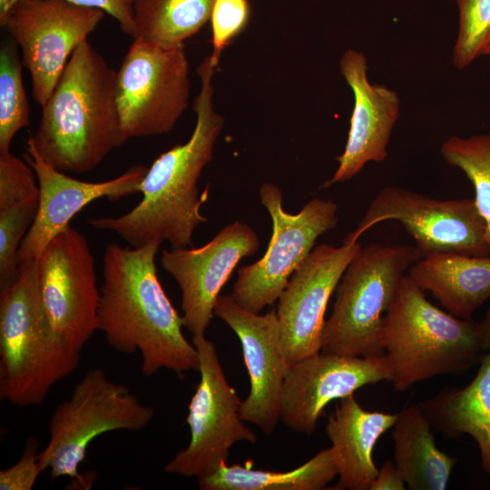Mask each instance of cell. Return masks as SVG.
<instances>
[{
	"instance_id": "obj_22",
	"label": "cell",
	"mask_w": 490,
	"mask_h": 490,
	"mask_svg": "<svg viewBox=\"0 0 490 490\" xmlns=\"http://www.w3.org/2000/svg\"><path fill=\"white\" fill-rule=\"evenodd\" d=\"M418 405L434 432L455 438L471 436L478 446L482 467L490 475V350L470 384L446 387Z\"/></svg>"
},
{
	"instance_id": "obj_33",
	"label": "cell",
	"mask_w": 490,
	"mask_h": 490,
	"mask_svg": "<svg viewBox=\"0 0 490 490\" xmlns=\"http://www.w3.org/2000/svg\"><path fill=\"white\" fill-rule=\"evenodd\" d=\"M14 0H0V15L3 14Z\"/></svg>"
},
{
	"instance_id": "obj_11",
	"label": "cell",
	"mask_w": 490,
	"mask_h": 490,
	"mask_svg": "<svg viewBox=\"0 0 490 490\" xmlns=\"http://www.w3.org/2000/svg\"><path fill=\"white\" fill-rule=\"evenodd\" d=\"M397 220L414 239L421 258L437 253L489 256L486 226L474 199L438 200L387 186L345 240L357 241L373 226Z\"/></svg>"
},
{
	"instance_id": "obj_3",
	"label": "cell",
	"mask_w": 490,
	"mask_h": 490,
	"mask_svg": "<svg viewBox=\"0 0 490 490\" xmlns=\"http://www.w3.org/2000/svg\"><path fill=\"white\" fill-rule=\"evenodd\" d=\"M117 72L86 40L72 54L29 140L64 172L95 169L124 136L116 101Z\"/></svg>"
},
{
	"instance_id": "obj_4",
	"label": "cell",
	"mask_w": 490,
	"mask_h": 490,
	"mask_svg": "<svg viewBox=\"0 0 490 490\" xmlns=\"http://www.w3.org/2000/svg\"><path fill=\"white\" fill-rule=\"evenodd\" d=\"M382 344L396 391L444 374H459L490 350V309L476 322L432 304L407 274L382 326Z\"/></svg>"
},
{
	"instance_id": "obj_30",
	"label": "cell",
	"mask_w": 490,
	"mask_h": 490,
	"mask_svg": "<svg viewBox=\"0 0 490 490\" xmlns=\"http://www.w3.org/2000/svg\"><path fill=\"white\" fill-rule=\"evenodd\" d=\"M39 442L28 437L19 460L12 466L0 471L1 490H31L43 472L38 452Z\"/></svg>"
},
{
	"instance_id": "obj_27",
	"label": "cell",
	"mask_w": 490,
	"mask_h": 490,
	"mask_svg": "<svg viewBox=\"0 0 490 490\" xmlns=\"http://www.w3.org/2000/svg\"><path fill=\"white\" fill-rule=\"evenodd\" d=\"M444 160L460 169L475 190V203L486 226L490 245V133L463 138L452 136L440 148Z\"/></svg>"
},
{
	"instance_id": "obj_7",
	"label": "cell",
	"mask_w": 490,
	"mask_h": 490,
	"mask_svg": "<svg viewBox=\"0 0 490 490\" xmlns=\"http://www.w3.org/2000/svg\"><path fill=\"white\" fill-rule=\"evenodd\" d=\"M153 416L128 387L100 368L89 369L51 416L49 441L39 453L42 471L49 469L51 479L81 480L79 466L93 439L115 430L141 431Z\"/></svg>"
},
{
	"instance_id": "obj_20",
	"label": "cell",
	"mask_w": 490,
	"mask_h": 490,
	"mask_svg": "<svg viewBox=\"0 0 490 490\" xmlns=\"http://www.w3.org/2000/svg\"><path fill=\"white\" fill-rule=\"evenodd\" d=\"M397 416L365 410L354 394L339 399L326 426L338 471V479L329 489L369 490L378 471L373 461L374 447L393 427Z\"/></svg>"
},
{
	"instance_id": "obj_15",
	"label": "cell",
	"mask_w": 490,
	"mask_h": 490,
	"mask_svg": "<svg viewBox=\"0 0 490 490\" xmlns=\"http://www.w3.org/2000/svg\"><path fill=\"white\" fill-rule=\"evenodd\" d=\"M259 248L256 232L237 220L200 248L162 250L161 265L181 291L184 327L192 336L205 335L221 289L240 260Z\"/></svg>"
},
{
	"instance_id": "obj_31",
	"label": "cell",
	"mask_w": 490,
	"mask_h": 490,
	"mask_svg": "<svg viewBox=\"0 0 490 490\" xmlns=\"http://www.w3.org/2000/svg\"><path fill=\"white\" fill-rule=\"evenodd\" d=\"M73 4L93 7L107 13L120 24L121 29L133 38V0H66Z\"/></svg>"
},
{
	"instance_id": "obj_28",
	"label": "cell",
	"mask_w": 490,
	"mask_h": 490,
	"mask_svg": "<svg viewBox=\"0 0 490 490\" xmlns=\"http://www.w3.org/2000/svg\"><path fill=\"white\" fill-rule=\"evenodd\" d=\"M459 29L453 51V64L465 69L490 45V0H456Z\"/></svg>"
},
{
	"instance_id": "obj_32",
	"label": "cell",
	"mask_w": 490,
	"mask_h": 490,
	"mask_svg": "<svg viewBox=\"0 0 490 490\" xmlns=\"http://www.w3.org/2000/svg\"><path fill=\"white\" fill-rule=\"evenodd\" d=\"M407 485L395 463L386 460L377 471L369 490H405Z\"/></svg>"
},
{
	"instance_id": "obj_23",
	"label": "cell",
	"mask_w": 490,
	"mask_h": 490,
	"mask_svg": "<svg viewBox=\"0 0 490 490\" xmlns=\"http://www.w3.org/2000/svg\"><path fill=\"white\" fill-rule=\"evenodd\" d=\"M393 461L411 490H445L457 459L440 450L419 405L403 408L393 426Z\"/></svg>"
},
{
	"instance_id": "obj_5",
	"label": "cell",
	"mask_w": 490,
	"mask_h": 490,
	"mask_svg": "<svg viewBox=\"0 0 490 490\" xmlns=\"http://www.w3.org/2000/svg\"><path fill=\"white\" fill-rule=\"evenodd\" d=\"M81 351L54 332L38 285L36 264L19 268L0 289V397L18 407L42 405L78 367Z\"/></svg>"
},
{
	"instance_id": "obj_8",
	"label": "cell",
	"mask_w": 490,
	"mask_h": 490,
	"mask_svg": "<svg viewBox=\"0 0 490 490\" xmlns=\"http://www.w3.org/2000/svg\"><path fill=\"white\" fill-rule=\"evenodd\" d=\"M259 193L272 220L271 237L259 260L238 270L230 294L237 304L253 313L278 300L318 238L334 229L338 221V206L330 200L314 198L292 214L285 211L283 195L276 184L263 183Z\"/></svg>"
},
{
	"instance_id": "obj_1",
	"label": "cell",
	"mask_w": 490,
	"mask_h": 490,
	"mask_svg": "<svg viewBox=\"0 0 490 490\" xmlns=\"http://www.w3.org/2000/svg\"><path fill=\"white\" fill-rule=\"evenodd\" d=\"M160 245L106 246L97 311V328L108 345L123 354L139 352L147 377L162 368L178 375L199 370L198 351L182 332L183 318L157 274Z\"/></svg>"
},
{
	"instance_id": "obj_14",
	"label": "cell",
	"mask_w": 490,
	"mask_h": 490,
	"mask_svg": "<svg viewBox=\"0 0 490 490\" xmlns=\"http://www.w3.org/2000/svg\"><path fill=\"white\" fill-rule=\"evenodd\" d=\"M361 247L348 240L320 244L290 277L276 309L289 365L320 352L328 300Z\"/></svg>"
},
{
	"instance_id": "obj_13",
	"label": "cell",
	"mask_w": 490,
	"mask_h": 490,
	"mask_svg": "<svg viewBox=\"0 0 490 490\" xmlns=\"http://www.w3.org/2000/svg\"><path fill=\"white\" fill-rule=\"evenodd\" d=\"M41 298L54 332L82 351L97 328L100 288L85 237L71 226L46 246L37 263Z\"/></svg>"
},
{
	"instance_id": "obj_9",
	"label": "cell",
	"mask_w": 490,
	"mask_h": 490,
	"mask_svg": "<svg viewBox=\"0 0 490 490\" xmlns=\"http://www.w3.org/2000/svg\"><path fill=\"white\" fill-rule=\"evenodd\" d=\"M189 98L184 44L162 48L133 39L116 76L117 107L126 139L169 132Z\"/></svg>"
},
{
	"instance_id": "obj_29",
	"label": "cell",
	"mask_w": 490,
	"mask_h": 490,
	"mask_svg": "<svg viewBox=\"0 0 490 490\" xmlns=\"http://www.w3.org/2000/svg\"><path fill=\"white\" fill-rule=\"evenodd\" d=\"M250 18L249 0H215L211 14V59L217 67L221 53L248 25Z\"/></svg>"
},
{
	"instance_id": "obj_17",
	"label": "cell",
	"mask_w": 490,
	"mask_h": 490,
	"mask_svg": "<svg viewBox=\"0 0 490 490\" xmlns=\"http://www.w3.org/2000/svg\"><path fill=\"white\" fill-rule=\"evenodd\" d=\"M385 354L347 357L318 352L290 364L283 385L280 420L291 430L310 436L324 408L365 386L390 381Z\"/></svg>"
},
{
	"instance_id": "obj_25",
	"label": "cell",
	"mask_w": 490,
	"mask_h": 490,
	"mask_svg": "<svg viewBox=\"0 0 490 490\" xmlns=\"http://www.w3.org/2000/svg\"><path fill=\"white\" fill-rule=\"evenodd\" d=\"M215 0H133V39L173 48L210 20Z\"/></svg>"
},
{
	"instance_id": "obj_16",
	"label": "cell",
	"mask_w": 490,
	"mask_h": 490,
	"mask_svg": "<svg viewBox=\"0 0 490 490\" xmlns=\"http://www.w3.org/2000/svg\"><path fill=\"white\" fill-rule=\"evenodd\" d=\"M237 335L250 378V392L242 400L245 422L270 435L280 420V401L289 367L275 309L264 315L250 312L230 295H220L213 309Z\"/></svg>"
},
{
	"instance_id": "obj_24",
	"label": "cell",
	"mask_w": 490,
	"mask_h": 490,
	"mask_svg": "<svg viewBox=\"0 0 490 490\" xmlns=\"http://www.w3.org/2000/svg\"><path fill=\"white\" fill-rule=\"evenodd\" d=\"M338 473L335 455L329 447L289 471L254 469L222 462L214 472L197 479L201 490H320Z\"/></svg>"
},
{
	"instance_id": "obj_6",
	"label": "cell",
	"mask_w": 490,
	"mask_h": 490,
	"mask_svg": "<svg viewBox=\"0 0 490 490\" xmlns=\"http://www.w3.org/2000/svg\"><path fill=\"white\" fill-rule=\"evenodd\" d=\"M420 258L412 245L370 243L361 247L336 289L320 351L347 357L385 354L384 317L406 271Z\"/></svg>"
},
{
	"instance_id": "obj_18",
	"label": "cell",
	"mask_w": 490,
	"mask_h": 490,
	"mask_svg": "<svg viewBox=\"0 0 490 490\" xmlns=\"http://www.w3.org/2000/svg\"><path fill=\"white\" fill-rule=\"evenodd\" d=\"M24 159L37 178L39 207L34 221L20 245L18 269L36 264L48 243L69 227L71 220L89 203L101 198L115 201L140 192L148 172L144 166L134 165L107 181H80L45 162L29 139Z\"/></svg>"
},
{
	"instance_id": "obj_2",
	"label": "cell",
	"mask_w": 490,
	"mask_h": 490,
	"mask_svg": "<svg viewBox=\"0 0 490 490\" xmlns=\"http://www.w3.org/2000/svg\"><path fill=\"white\" fill-rule=\"evenodd\" d=\"M216 71L209 58L197 67L201 80L193 102L197 115L190 139L157 157L141 184V201L120 216L93 218L95 229L116 233L132 247L167 241L172 249L191 245L196 228L207 221L201 208L209 199L210 187L200 192L198 180L211 161L224 119L213 108L211 80Z\"/></svg>"
},
{
	"instance_id": "obj_19",
	"label": "cell",
	"mask_w": 490,
	"mask_h": 490,
	"mask_svg": "<svg viewBox=\"0 0 490 490\" xmlns=\"http://www.w3.org/2000/svg\"><path fill=\"white\" fill-rule=\"evenodd\" d=\"M339 69L354 94V107L344 152L337 157L338 166L325 186L349 181L369 162L385 161L400 112L395 91L369 82L362 53L348 49L339 60Z\"/></svg>"
},
{
	"instance_id": "obj_10",
	"label": "cell",
	"mask_w": 490,
	"mask_h": 490,
	"mask_svg": "<svg viewBox=\"0 0 490 490\" xmlns=\"http://www.w3.org/2000/svg\"><path fill=\"white\" fill-rule=\"evenodd\" d=\"M191 342L198 351L200 381L185 420L191 439L165 465L164 470L199 478L227 462L230 449L236 443L254 444L257 437L241 417L242 400L229 384L213 342L205 335L192 336Z\"/></svg>"
},
{
	"instance_id": "obj_26",
	"label": "cell",
	"mask_w": 490,
	"mask_h": 490,
	"mask_svg": "<svg viewBox=\"0 0 490 490\" xmlns=\"http://www.w3.org/2000/svg\"><path fill=\"white\" fill-rule=\"evenodd\" d=\"M15 42L0 48V153L10 152L17 132L30 124V106L22 78L24 66Z\"/></svg>"
},
{
	"instance_id": "obj_12",
	"label": "cell",
	"mask_w": 490,
	"mask_h": 490,
	"mask_svg": "<svg viewBox=\"0 0 490 490\" xmlns=\"http://www.w3.org/2000/svg\"><path fill=\"white\" fill-rule=\"evenodd\" d=\"M98 8L66 0H14L1 25L21 48L32 91L42 107L52 95L74 51L103 18Z\"/></svg>"
},
{
	"instance_id": "obj_21",
	"label": "cell",
	"mask_w": 490,
	"mask_h": 490,
	"mask_svg": "<svg viewBox=\"0 0 490 490\" xmlns=\"http://www.w3.org/2000/svg\"><path fill=\"white\" fill-rule=\"evenodd\" d=\"M407 275L459 318H471L475 309L490 299L488 256L432 254L413 263Z\"/></svg>"
},
{
	"instance_id": "obj_34",
	"label": "cell",
	"mask_w": 490,
	"mask_h": 490,
	"mask_svg": "<svg viewBox=\"0 0 490 490\" xmlns=\"http://www.w3.org/2000/svg\"><path fill=\"white\" fill-rule=\"evenodd\" d=\"M484 55H490V45H489L488 48L485 50Z\"/></svg>"
}]
</instances>
